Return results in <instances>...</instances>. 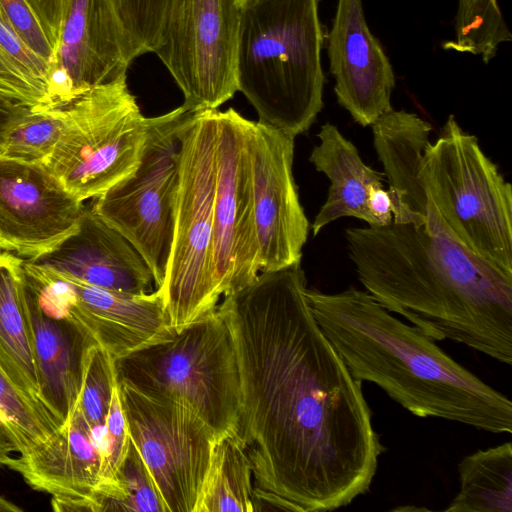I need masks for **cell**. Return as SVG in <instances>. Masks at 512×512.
<instances>
[{
  "instance_id": "6da1fadb",
  "label": "cell",
  "mask_w": 512,
  "mask_h": 512,
  "mask_svg": "<svg viewBox=\"0 0 512 512\" xmlns=\"http://www.w3.org/2000/svg\"><path fill=\"white\" fill-rule=\"evenodd\" d=\"M306 290L300 262L260 271L217 308L237 355L238 437L260 507L323 512L369 491L384 446L362 382L320 328Z\"/></svg>"
},
{
  "instance_id": "7a4b0ae2",
  "label": "cell",
  "mask_w": 512,
  "mask_h": 512,
  "mask_svg": "<svg viewBox=\"0 0 512 512\" xmlns=\"http://www.w3.org/2000/svg\"><path fill=\"white\" fill-rule=\"evenodd\" d=\"M345 238L359 281L387 311L434 341L512 364V276L411 223L348 228Z\"/></svg>"
},
{
  "instance_id": "3957f363",
  "label": "cell",
  "mask_w": 512,
  "mask_h": 512,
  "mask_svg": "<svg viewBox=\"0 0 512 512\" xmlns=\"http://www.w3.org/2000/svg\"><path fill=\"white\" fill-rule=\"evenodd\" d=\"M312 313L359 381L379 386L417 417L490 433H512L511 400L445 353L415 326L392 316L367 291L306 290Z\"/></svg>"
},
{
  "instance_id": "277c9868",
  "label": "cell",
  "mask_w": 512,
  "mask_h": 512,
  "mask_svg": "<svg viewBox=\"0 0 512 512\" xmlns=\"http://www.w3.org/2000/svg\"><path fill=\"white\" fill-rule=\"evenodd\" d=\"M320 0H243L237 84L259 122L293 138L323 108L325 28Z\"/></svg>"
},
{
  "instance_id": "5b68a950",
  "label": "cell",
  "mask_w": 512,
  "mask_h": 512,
  "mask_svg": "<svg viewBox=\"0 0 512 512\" xmlns=\"http://www.w3.org/2000/svg\"><path fill=\"white\" fill-rule=\"evenodd\" d=\"M115 369L118 382L189 408L217 441L238 436L237 355L230 329L217 307L172 339L115 360Z\"/></svg>"
},
{
  "instance_id": "8992f818",
  "label": "cell",
  "mask_w": 512,
  "mask_h": 512,
  "mask_svg": "<svg viewBox=\"0 0 512 512\" xmlns=\"http://www.w3.org/2000/svg\"><path fill=\"white\" fill-rule=\"evenodd\" d=\"M217 111L187 112L176 130L179 184L173 241L157 288L176 333L215 310L222 297L213 239Z\"/></svg>"
},
{
  "instance_id": "52a82bcc",
  "label": "cell",
  "mask_w": 512,
  "mask_h": 512,
  "mask_svg": "<svg viewBox=\"0 0 512 512\" xmlns=\"http://www.w3.org/2000/svg\"><path fill=\"white\" fill-rule=\"evenodd\" d=\"M421 178L450 237L512 276V186L454 115L427 145Z\"/></svg>"
},
{
  "instance_id": "ba28073f",
  "label": "cell",
  "mask_w": 512,
  "mask_h": 512,
  "mask_svg": "<svg viewBox=\"0 0 512 512\" xmlns=\"http://www.w3.org/2000/svg\"><path fill=\"white\" fill-rule=\"evenodd\" d=\"M61 107L62 132L45 165L70 194L84 202L137 169L152 117L142 114L126 73Z\"/></svg>"
},
{
  "instance_id": "9c48e42d",
  "label": "cell",
  "mask_w": 512,
  "mask_h": 512,
  "mask_svg": "<svg viewBox=\"0 0 512 512\" xmlns=\"http://www.w3.org/2000/svg\"><path fill=\"white\" fill-rule=\"evenodd\" d=\"M187 111L180 106L152 117L137 169L92 198L91 209L142 256L157 288L173 241L179 184L177 127Z\"/></svg>"
},
{
  "instance_id": "30bf717a",
  "label": "cell",
  "mask_w": 512,
  "mask_h": 512,
  "mask_svg": "<svg viewBox=\"0 0 512 512\" xmlns=\"http://www.w3.org/2000/svg\"><path fill=\"white\" fill-rule=\"evenodd\" d=\"M237 0H171L155 53L194 113L217 109L238 91Z\"/></svg>"
},
{
  "instance_id": "8fae6325",
  "label": "cell",
  "mask_w": 512,
  "mask_h": 512,
  "mask_svg": "<svg viewBox=\"0 0 512 512\" xmlns=\"http://www.w3.org/2000/svg\"><path fill=\"white\" fill-rule=\"evenodd\" d=\"M118 389L130 440L164 512H193L217 442L214 434L180 403L145 395L124 382Z\"/></svg>"
},
{
  "instance_id": "7c38bea8",
  "label": "cell",
  "mask_w": 512,
  "mask_h": 512,
  "mask_svg": "<svg viewBox=\"0 0 512 512\" xmlns=\"http://www.w3.org/2000/svg\"><path fill=\"white\" fill-rule=\"evenodd\" d=\"M36 298L79 324L115 360L172 339L162 293L130 294L83 283L24 259Z\"/></svg>"
},
{
  "instance_id": "4fadbf2b",
  "label": "cell",
  "mask_w": 512,
  "mask_h": 512,
  "mask_svg": "<svg viewBox=\"0 0 512 512\" xmlns=\"http://www.w3.org/2000/svg\"><path fill=\"white\" fill-rule=\"evenodd\" d=\"M252 121L233 108L217 111L214 264L219 293L250 284L261 271L255 225L250 136Z\"/></svg>"
},
{
  "instance_id": "5bb4252c",
  "label": "cell",
  "mask_w": 512,
  "mask_h": 512,
  "mask_svg": "<svg viewBox=\"0 0 512 512\" xmlns=\"http://www.w3.org/2000/svg\"><path fill=\"white\" fill-rule=\"evenodd\" d=\"M293 137L252 121V164L255 225L261 271L301 262L310 224L293 176Z\"/></svg>"
},
{
  "instance_id": "9a60e30c",
  "label": "cell",
  "mask_w": 512,
  "mask_h": 512,
  "mask_svg": "<svg viewBox=\"0 0 512 512\" xmlns=\"http://www.w3.org/2000/svg\"><path fill=\"white\" fill-rule=\"evenodd\" d=\"M85 205L43 163L0 156V250L41 256L78 227Z\"/></svg>"
},
{
  "instance_id": "2e32d148",
  "label": "cell",
  "mask_w": 512,
  "mask_h": 512,
  "mask_svg": "<svg viewBox=\"0 0 512 512\" xmlns=\"http://www.w3.org/2000/svg\"><path fill=\"white\" fill-rule=\"evenodd\" d=\"M106 456L105 425L91 429L73 410L63 425L6 467L33 489L51 495L54 511H97Z\"/></svg>"
},
{
  "instance_id": "e0dca14e",
  "label": "cell",
  "mask_w": 512,
  "mask_h": 512,
  "mask_svg": "<svg viewBox=\"0 0 512 512\" xmlns=\"http://www.w3.org/2000/svg\"><path fill=\"white\" fill-rule=\"evenodd\" d=\"M131 62L111 1L70 0L51 72L53 107L114 80Z\"/></svg>"
},
{
  "instance_id": "ac0fdd59",
  "label": "cell",
  "mask_w": 512,
  "mask_h": 512,
  "mask_svg": "<svg viewBox=\"0 0 512 512\" xmlns=\"http://www.w3.org/2000/svg\"><path fill=\"white\" fill-rule=\"evenodd\" d=\"M327 40L338 103L355 122L371 126L393 109L395 75L383 47L368 27L361 0H338Z\"/></svg>"
},
{
  "instance_id": "d6986e66",
  "label": "cell",
  "mask_w": 512,
  "mask_h": 512,
  "mask_svg": "<svg viewBox=\"0 0 512 512\" xmlns=\"http://www.w3.org/2000/svg\"><path fill=\"white\" fill-rule=\"evenodd\" d=\"M83 283L130 294L153 291L152 272L142 256L91 207L77 229L49 252L25 259Z\"/></svg>"
},
{
  "instance_id": "ffe728a7",
  "label": "cell",
  "mask_w": 512,
  "mask_h": 512,
  "mask_svg": "<svg viewBox=\"0 0 512 512\" xmlns=\"http://www.w3.org/2000/svg\"><path fill=\"white\" fill-rule=\"evenodd\" d=\"M371 127L374 148L389 184L392 222L411 223L424 226L429 232L448 234L427 197L421 178L424 151L430 143L431 124L415 113L391 109Z\"/></svg>"
},
{
  "instance_id": "44dd1931",
  "label": "cell",
  "mask_w": 512,
  "mask_h": 512,
  "mask_svg": "<svg viewBox=\"0 0 512 512\" xmlns=\"http://www.w3.org/2000/svg\"><path fill=\"white\" fill-rule=\"evenodd\" d=\"M39 397L63 425L78 400L88 348L97 344L76 322L41 303L25 282Z\"/></svg>"
},
{
  "instance_id": "7402d4cb",
  "label": "cell",
  "mask_w": 512,
  "mask_h": 512,
  "mask_svg": "<svg viewBox=\"0 0 512 512\" xmlns=\"http://www.w3.org/2000/svg\"><path fill=\"white\" fill-rule=\"evenodd\" d=\"M317 137L320 143L312 149L309 161L326 175L330 187L311 225L313 236L342 217H354L376 227L369 198L376 187L383 185L384 174L366 165L356 146L335 125L324 124Z\"/></svg>"
},
{
  "instance_id": "603a6c76",
  "label": "cell",
  "mask_w": 512,
  "mask_h": 512,
  "mask_svg": "<svg viewBox=\"0 0 512 512\" xmlns=\"http://www.w3.org/2000/svg\"><path fill=\"white\" fill-rule=\"evenodd\" d=\"M23 262L13 253L0 252V365L22 390L42 404Z\"/></svg>"
},
{
  "instance_id": "cb8c5ba5",
  "label": "cell",
  "mask_w": 512,
  "mask_h": 512,
  "mask_svg": "<svg viewBox=\"0 0 512 512\" xmlns=\"http://www.w3.org/2000/svg\"><path fill=\"white\" fill-rule=\"evenodd\" d=\"M460 489L446 512H512L510 441L465 456L458 464Z\"/></svg>"
},
{
  "instance_id": "d4e9b609",
  "label": "cell",
  "mask_w": 512,
  "mask_h": 512,
  "mask_svg": "<svg viewBox=\"0 0 512 512\" xmlns=\"http://www.w3.org/2000/svg\"><path fill=\"white\" fill-rule=\"evenodd\" d=\"M251 461L238 436L216 442L209 469L193 512H255Z\"/></svg>"
},
{
  "instance_id": "484cf974",
  "label": "cell",
  "mask_w": 512,
  "mask_h": 512,
  "mask_svg": "<svg viewBox=\"0 0 512 512\" xmlns=\"http://www.w3.org/2000/svg\"><path fill=\"white\" fill-rule=\"evenodd\" d=\"M51 66L0 17V96L30 109L54 108Z\"/></svg>"
},
{
  "instance_id": "4316f807",
  "label": "cell",
  "mask_w": 512,
  "mask_h": 512,
  "mask_svg": "<svg viewBox=\"0 0 512 512\" xmlns=\"http://www.w3.org/2000/svg\"><path fill=\"white\" fill-rule=\"evenodd\" d=\"M0 419L19 454L26 453L62 426L45 406L22 390L1 365Z\"/></svg>"
},
{
  "instance_id": "83f0119b",
  "label": "cell",
  "mask_w": 512,
  "mask_h": 512,
  "mask_svg": "<svg viewBox=\"0 0 512 512\" xmlns=\"http://www.w3.org/2000/svg\"><path fill=\"white\" fill-rule=\"evenodd\" d=\"M62 107L29 109L9 133L0 156L45 164L62 132Z\"/></svg>"
},
{
  "instance_id": "f1b7e54d",
  "label": "cell",
  "mask_w": 512,
  "mask_h": 512,
  "mask_svg": "<svg viewBox=\"0 0 512 512\" xmlns=\"http://www.w3.org/2000/svg\"><path fill=\"white\" fill-rule=\"evenodd\" d=\"M116 386L115 359L98 344L90 346L85 356L80 394L73 410L91 429L105 425Z\"/></svg>"
},
{
  "instance_id": "f546056e",
  "label": "cell",
  "mask_w": 512,
  "mask_h": 512,
  "mask_svg": "<svg viewBox=\"0 0 512 512\" xmlns=\"http://www.w3.org/2000/svg\"><path fill=\"white\" fill-rule=\"evenodd\" d=\"M452 43L465 50L496 47L511 38L498 0H458Z\"/></svg>"
},
{
  "instance_id": "4dcf8cb0",
  "label": "cell",
  "mask_w": 512,
  "mask_h": 512,
  "mask_svg": "<svg viewBox=\"0 0 512 512\" xmlns=\"http://www.w3.org/2000/svg\"><path fill=\"white\" fill-rule=\"evenodd\" d=\"M124 33L131 61L154 52L171 0H110Z\"/></svg>"
},
{
  "instance_id": "1f68e13d",
  "label": "cell",
  "mask_w": 512,
  "mask_h": 512,
  "mask_svg": "<svg viewBox=\"0 0 512 512\" xmlns=\"http://www.w3.org/2000/svg\"><path fill=\"white\" fill-rule=\"evenodd\" d=\"M117 482L119 496L110 511L164 512L150 474L132 442Z\"/></svg>"
},
{
  "instance_id": "d6a6232c",
  "label": "cell",
  "mask_w": 512,
  "mask_h": 512,
  "mask_svg": "<svg viewBox=\"0 0 512 512\" xmlns=\"http://www.w3.org/2000/svg\"><path fill=\"white\" fill-rule=\"evenodd\" d=\"M0 17L52 72L56 51L28 0H0Z\"/></svg>"
},
{
  "instance_id": "836d02e7",
  "label": "cell",
  "mask_w": 512,
  "mask_h": 512,
  "mask_svg": "<svg viewBox=\"0 0 512 512\" xmlns=\"http://www.w3.org/2000/svg\"><path fill=\"white\" fill-rule=\"evenodd\" d=\"M39 17L55 51L70 0H28Z\"/></svg>"
},
{
  "instance_id": "e575fe53",
  "label": "cell",
  "mask_w": 512,
  "mask_h": 512,
  "mask_svg": "<svg viewBox=\"0 0 512 512\" xmlns=\"http://www.w3.org/2000/svg\"><path fill=\"white\" fill-rule=\"evenodd\" d=\"M369 210L376 222V227L385 226L393 221L392 198L383 185L376 187L369 198Z\"/></svg>"
},
{
  "instance_id": "d590c367",
  "label": "cell",
  "mask_w": 512,
  "mask_h": 512,
  "mask_svg": "<svg viewBox=\"0 0 512 512\" xmlns=\"http://www.w3.org/2000/svg\"><path fill=\"white\" fill-rule=\"evenodd\" d=\"M30 108L0 96V152L15 124Z\"/></svg>"
},
{
  "instance_id": "8d00e7d4",
  "label": "cell",
  "mask_w": 512,
  "mask_h": 512,
  "mask_svg": "<svg viewBox=\"0 0 512 512\" xmlns=\"http://www.w3.org/2000/svg\"><path fill=\"white\" fill-rule=\"evenodd\" d=\"M17 452L15 442L0 419V467L6 466L11 454Z\"/></svg>"
},
{
  "instance_id": "74e56055",
  "label": "cell",
  "mask_w": 512,
  "mask_h": 512,
  "mask_svg": "<svg viewBox=\"0 0 512 512\" xmlns=\"http://www.w3.org/2000/svg\"><path fill=\"white\" fill-rule=\"evenodd\" d=\"M22 511L21 508H19L14 503L10 502L9 500L5 499L0 495V512H20Z\"/></svg>"
},
{
  "instance_id": "f35d334b",
  "label": "cell",
  "mask_w": 512,
  "mask_h": 512,
  "mask_svg": "<svg viewBox=\"0 0 512 512\" xmlns=\"http://www.w3.org/2000/svg\"><path fill=\"white\" fill-rule=\"evenodd\" d=\"M243 0H237V4L239 5Z\"/></svg>"
},
{
  "instance_id": "ab89813d",
  "label": "cell",
  "mask_w": 512,
  "mask_h": 512,
  "mask_svg": "<svg viewBox=\"0 0 512 512\" xmlns=\"http://www.w3.org/2000/svg\"><path fill=\"white\" fill-rule=\"evenodd\" d=\"M0 252H1V250H0Z\"/></svg>"
}]
</instances>
